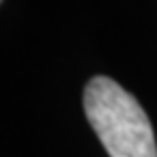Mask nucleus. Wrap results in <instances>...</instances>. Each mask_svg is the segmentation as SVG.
Masks as SVG:
<instances>
[{"label":"nucleus","instance_id":"obj_1","mask_svg":"<svg viewBox=\"0 0 157 157\" xmlns=\"http://www.w3.org/2000/svg\"><path fill=\"white\" fill-rule=\"evenodd\" d=\"M84 110L110 157H157L155 133L147 112L114 80L96 76L88 82Z\"/></svg>","mask_w":157,"mask_h":157}]
</instances>
